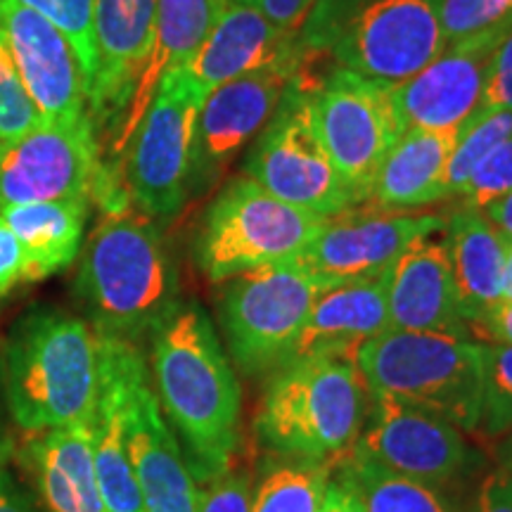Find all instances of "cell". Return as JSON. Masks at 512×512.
Masks as SVG:
<instances>
[{"instance_id": "1", "label": "cell", "mask_w": 512, "mask_h": 512, "mask_svg": "<svg viewBox=\"0 0 512 512\" xmlns=\"http://www.w3.org/2000/svg\"><path fill=\"white\" fill-rule=\"evenodd\" d=\"M150 375L195 482L228 472L242 446V389L200 304H181L152 335Z\"/></svg>"}, {"instance_id": "2", "label": "cell", "mask_w": 512, "mask_h": 512, "mask_svg": "<svg viewBox=\"0 0 512 512\" xmlns=\"http://www.w3.org/2000/svg\"><path fill=\"white\" fill-rule=\"evenodd\" d=\"M79 254L74 292L98 335L138 344L181 306L178 268L159 223L131 200L100 211Z\"/></svg>"}, {"instance_id": "3", "label": "cell", "mask_w": 512, "mask_h": 512, "mask_svg": "<svg viewBox=\"0 0 512 512\" xmlns=\"http://www.w3.org/2000/svg\"><path fill=\"white\" fill-rule=\"evenodd\" d=\"M5 396L24 432L91 422L100 396V344L91 323L62 309L19 318L5 349Z\"/></svg>"}, {"instance_id": "4", "label": "cell", "mask_w": 512, "mask_h": 512, "mask_svg": "<svg viewBox=\"0 0 512 512\" xmlns=\"http://www.w3.org/2000/svg\"><path fill=\"white\" fill-rule=\"evenodd\" d=\"M370 387L354 358H292L268 375L254 434L273 456L339 463L366 425Z\"/></svg>"}, {"instance_id": "5", "label": "cell", "mask_w": 512, "mask_h": 512, "mask_svg": "<svg viewBox=\"0 0 512 512\" xmlns=\"http://www.w3.org/2000/svg\"><path fill=\"white\" fill-rule=\"evenodd\" d=\"M299 34L311 53L392 86L446 48L439 0H316Z\"/></svg>"}, {"instance_id": "6", "label": "cell", "mask_w": 512, "mask_h": 512, "mask_svg": "<svg viewBox=\"0 0 512 512\" xmlns=\"http://www.w3.org/2000/svg\"><path fill=\"white\" fill-rule=\"evenodd\" d=\"M370 392L422 408L460 432H477L482 418V342L467 332L389 328L356 351Z\"/></svg>"}, {"instance_id": "7", "label": "cell", "mask_w": 512, "mask_h": 512, "mask_svg": "<svg viewBox=\"0 0 512 512\" xmlns=\"http://www.w3.org/2000/svg\"><path fill=\"white\" fill-rule=\"evenodd\" d=\"M325 219L280 202L240 174L216 192L197 230L195 264L209 283L287 264L304 252Z\"/></svg>"}, {"instance_id": "8", "label": "cell", "mask_w": 512, "mask_h": 512, "mask_svg": "<svg viewBox=\"0 0 512 512\" xmlns=\"http://www.w3.org/2000/svg\"><path fill=\"white\" fill-rule=\"evenodd\" d=\"M328 287L294 261L226 280L219 294V325L226 354L240 373L261 377L283 366Z\"/></svg>"}, {"instance_id": "9", "label": "cell", "mask_w": 512, "mask_h": 512, "mask_svg": "<svg viewBox=\"0 0 512 512\" xmlns=\"http://www.w3.org/2000/svg\"><path fill=\"white\" fill-rule=\"evenodd\" d=\"M242 174L280 202L320 219L361 207L356 192L342 181L313 121L311 88L302 76L292 81L273 117L252 140Z\"/></svg>"}, {"instance_id": "10", "label": "cell", "mask_w": 512, "mask_h": 512, "mask_svg": "<svg viewBox=\"0 0 512 512\" xmlns=\"http://www.w3.org/2000/svg\"><path fill=\"white\" fill-rule=\"evenodd\" d=\"M98 344L100 361L117 384L126 451L145 512H197V482L159 406L143 351L105 335H98Z\"/></svg>"}, {"instance_id": "11", "label": "cell", "mask_w": 512, "mask_h": 512, "mask_svg": "<svg viewBox=\"0 0 512 512\" xmlns=\"http://www.w3.org/2000/svg\"><path fill=\"white\" fill-rule=\"evenodd\" d=\"M200 105L178 69L166 74L121 159L128 197L157 223L174 219L190 200V145Z\"/></svg>"}, {"instance_id": "12", "label": "cell", "mask_w": 512, "mask_h": 512, "mask_svg": "<svg viewBox=\"0 0 512 512\" xmlns=\"http://www.w3.org/2000/svg\"><path fill=\"white\" fill-rule=\"evenodd\" d=\"M387 86L337 64L316 81H309L318 136L337 174L361 200V207L384 155L396 143Z\"/></svg>"}, {"instance_id": "13", "label": "cell", "mask_w": 512, "mask_h": 512, "mask_svg": "<svg viewBox=\"0 0 512 512\" xmlns=\"http://www.w3.org/2000/svg\"><path fill=\"white\" fill-rule=\"evenodd\" d=\"M351 451L439 489L470 475L477 465V453L458 427L380 392H370L366 425Z\"/></svg>"}, {"instance_id": "14", "label": "cell", "mask_w": 512, "mask_h": 512, "mask_svg": "<svg viewBox=\"0 0 512 512\" xmlns=\"http://www.w3.org/2000/svg\"><path fill=\"white\" fill-rule=\"evenodd\" d=\"M102 169L93 124H38L24 136L0 140V209L62 200L93 204Z\"/></svg>"}, {"instance_id": "15", "label": "cell", "mask_w": 512, "mask_h": 512, "mask_svg": "<svg viewBox=\"0 0 512 512\" xmlns=\"http://www.w3.org/2000/svg\"><path fill=\"white\" fill-rule=\"evenodd\" d=\"M444 228L446 219L439 214L356 207L325 219L294 264L330 285L375 278L387 273L413 242Z\"/></svg>"}, {"instance_id": "16", "label": "cell", "mask_w": 512, "mask_h": 512, "mask_svg": "<svg viewBox=\"0 0 512 512\" xmlns=\"http://www.w3.org/2000/svg\"><path fill=\"white\" fill-rule=\"evenodd\" d=\"M508 29L451 43L418 74L389 83L387 102L396 138L411 131L460 128L482 107L486 69Z\"/></svg>"}, {"instance_id": "17", "label": "cell", "mask_w": 512, "mask_h": 512, "mask_svg": "<svg viewBox=\"0 0 512 512\" xmlns=\"http://www.w3.org/2000/svg\"><path fill=\"white\" fill-rule=\"evenodd\" d=\"M297 74L264 69L214 88L202 100L190 145V197L219 183L235 157L273 117Z\"/></svg>"}, {"instance_id": "18", "label": "cell", "mask_w": 512, "mask_h": 512, "mask_svg": "<svg viewBox=\"0 0 512 512\" xmlns=\"http://www.w3.org/2000/svg\"><path fill=\"white\" fill-rule=\"evenodd\" d=\"M0 29L41 124H93L86 76L67 36L15 0H0Z\"/></svg>"}, {"instance_id": "19", "label": "cell", "mask_w": 512, "mask_h": 512, "mask_svg": "<svg viewBox=\"0 0 512 512\" xmlns=\"http://www.w3.org/2000/svg\"><path fill=\"white\" fill-rule=\"evenodd\" d=\"M313 55L299 31L275 27L254 8L226 5L197 53L178 72L204 100L223 83L264 69L304 74Z\"/></svg>"}, {"instance_id": "20", "label": "cell", "mask_w": 512, "mask_h": 512, "mask_svg": "<svg viewBox=\"0 0 512 512\" xmlns=\"http://www.w3.org/2000/svg\"><path fill=\"white\" fill-rule=\"evenodd\" d=\"M159 0H95V74L88 88V114L95 136L110 143L150 46ZM105 150V147H102Z\"/></svg>"}, {"instance_id": "21", "label": "cell", "mask_w": 512, "mask_h": 512, "mask_svg": "<svg viewBox=\"0 0 512 512\" xmlns=\"http://www.w3.org/2000/svg\"><path fill=\"white\" fill-rule=\"evenodd\" d=\"M223 10H226V0H159L145 60L133 81L126 110L114 128L110 143L102 150V166L107 171L121 174L126 147L145 112L150 110L159 83L197 53Z\"/></svg>"}, {"instance_id": "22", "label": "cell", "mask_w": 512, "mask_h": 512, "mask_svg": "<svg viewBox=\"0 0 512 512\" xmlns=\"http://www.w3.org/2000/svg\"><path fill=\"white\" fill-rule=\"evenodd\" d=\"M389 328L411 332H467L453 290L444 240L422 238L387 271Z\"/></svg>"}, {"instance_id": "23", "label": "cell", "mask_w": 512, "mask_h": 512, "mask_svg": "<svg viewBox=\"0 0 512 512\" xmlns=\"http://www.w3.org/2000/svg\"><path fill=\"white\" fill-rule=\"evenodd\" d=\"M91 422L38 432L22 451L24 470L46 512H107L95 475Z\"/></svg>"}, {"instance_id": "24", "label": "cell", "mask_w": 512, "mask_h": 512, "mask_svg": "<svg viewBox=\"0 0 512 512\" xmlns=\"http://www.w3.org/2000/svg\"><path fill=\"white\" fill-rule=\"evenodd\" d=\"M387 330V273L332 285L313 304L287 361L320 354L354 358L363 344Z\"/></svg>"}, {"instance_id": "25", "label": "cell", "mask_w": 512, "mask_h": 512, "mask_svg": "<svg viewBox=\"0 0 512 512\" xmlns=\"http://www.w3.org/2000/svg\"><path fill=\"white\" fill-rule=\"evenodd\" d=\"M446 252L456 306L470 328L503 299V268L508 240L491 226L484 211L460 207L446 219Z\"/></svg>"}, {"instance_id": "26", "label": "cell", "mask_w": 512, "mask_h": 512, "mask_svg": "<svg viewBox=\"0 0 512 512\" xmlns=\"http://www.w3.org/2000/svg\"><path fill=\"white\" fill-rule=\"evenodd\" d=\"M460 128L411 131L396 138L370 183L363 207L413 211L441 202V181Z\"/></svg>"}, {"instance_id": "27", "label": "cell", "mask_w": 512, "mask_h": 512, "mask_svg": "<svg viewBox=\"0 0 512 512\" xmlns=\"http://www.w3.org/2000/svg\"><path fill=\"white\" fill-rule=\"evenodd\" d=\"M88 211L91 200L38 202L0 209V216L24 249V283H36L74 264L83 245Z\"/></svg>"}, {"instance_id": "28", "label": "cell", "mask_w": 512, "mask_h": 512, "mask_svg": "<svg viewBox=\"0 0 512 512\" xmlns=\"http://www.w3.org/2000/svg\"><path fill=\"white\" fill-rule=\"evenodd\" d=\"M93 460L107 512H145L136 472L128 458L121 408L110 370L100 361V396L93 422Z\"/></svg>"}, {"instance_id": "29", "label": "cell", "mask_w": 512, "mask_h": 512, "mask_svg": "<svg viewBox=\"0 0 512 512\" xmlns=\"http://www.w3.org/2000/svg\"><path fill=\"white\" fill-rule=\"evenodd\" d=\"M335 472L351 484L366 512H458L446 489L396 475L354 451L339 460Z\"/></svg>"}, {"instance_id": "30", "label": "cell", "mask_w": 512, "mask_h": 512, "mask_svg": "<svg viewBox=\"0 0 512 512\" xmlns=\"http://www.w3.org/2000/svg\"><path fill=\"white\" fill-rule=\"evenodd\" d=\"M335 465L275 456L254 486L252 512H318Z\"/></svg>"}, {"instance_id": "31", "label": "cell", "mask_w": 512, "mask_h": 512, "mask_svg": "<svg viewBox=\"0 0 512 512\" xmlns=\"http://www.w3.org/2000/svg\"><path fill=\"white\" fill-rule=\"evenodd\" d=\"M512 136V112L505 110H477L460 126L456 147L446 164L441 181V202L458 200L460 192L470 181L477 164L489 155L498 143Z\"/></svg>"}, {"instance_id": "32", "label": "cell", "mask_w": 512, "mask_h": 512, "mask_svg": "<svg viewBox=\"0 0 512 512\" xmlns=\"http://www.w3.org/2000/svg\"><path fill=\"white\" fill-rule=\"evenodd\" d=\"M479 432L503 437L512 432V347L482 342V418Z\"/></svg>"}, {"instance_id": "33", "label": "cell", "mask_w": 512, "mask_h": 512, "mask_svg": "<svg viewBox=\"0 0 512 512\" xmlns=\"http://www.w3.org/2000/svg\"><path fill=\"white\" fill-rule=\"evenodd\" d=\"M27 5L29 10L38 12L55 24L57 29L72 43L76 57H79L83 76H86V93L91 88L95 74V38H93V8L95 0H15Z\"/></svg>"}, {"instance_id": "34", "label": "cell", "mask_w": 512, "mask_h": 512, "mask_svg": "<svg viewBox=\"0 0 512 512\" xmlns=\"http://www.w3.org/2000/svg\"><path fill=\"white\" fill-rule=\"evenodd\" d=\"M38 124H41V117L24 91L10 46L0 29V140L24 136V133L34 131Z\"/></svg>"}, {"instance_id": "35", "label": "cell", "mask_w": 512, "mask_h": 512, "mask_svg": "<svg viewBox=\"0 0 512 512\" xmlns=\"http://www.w3.org/2000/svg\"><path fill=\"white\" fill-rule=\"evenodd\" d=\"M512 190V136L486 155L460 192V207L484 211Z\"/></svg>"}, {"instance_id": "36", "label": "cell", "mask_w": 512, "mask_h": 512, "mask_svg": "<svg viewBox=\"0 0 512 512\" xmlns=\"http://www.w3.org/2000/svg\"><path fill=\"white\" fill-rule=\"evenodd\" d=\"M254 477L230 467L223 475L197 484V512H252Z\"/></svg>"}, {"instance_id": "37", "label": "cell", "mask_w": 512, "mask_h": 512, "mask_svg": "<svg viewBox=\"0 0 512 512\" xmlns=\"http://www.w3.org/2000/svg\"><path fill=\"white\" fill-rule=\"evenodd\" d=\"M479 110L512 112V29L501 38L491 55Z\"/></svg>"}, {"instance_id": "38", "label": "cell", "mask_w": 512, "mask_h": 512, "mask_svg": "<svg viewBox=\"0 0 512 512\" xmlns=\"http://www.w3.org/2000/svg\"><path fill=\"white\" fill-rule=\"evenodd\" d=\"M0 512H46L27 479L12 470L8 451L0 446Z\"/></svg>"}, {"instance_id": "39", "label": "cell", "mask_w": 512, "mask_h": 512, "mask_svg": "<svg viewBox=\"0 0 512 512\" xmlns=\"http://www.w3.org/2000/svg\"><path fill=\"white\" fill-rule=\"evenodd\" d=\"M465 512H512V479L501 465L479 482Z\"/></svg>"}, {"instance_id": "40", "label": "cell", "mask_w": 512, "mask_h": 512, "mask_svg": "<svg viewBox=\"0 0 512 512\" xmlns=\"http://www.w3.org/2000/svg\"><path fill=\"white\" fill-rule=\"evenodd\" d=\"M24 273H27L24 249L12 228L0 216V297L15 290L19 283H24Z\"/></svg>"}, {"instance_id": "41", "label": "cell", "mask_w": 512, "mask_h": 512, "mask_svg": "<svg viewBox=\"0 0 512 512\" xmlns=\"http://www.w3.org/2000/svg\"><path fill=\"white\" fill-rule=\"evenodd\" d=\"M467 330L475 332L477 342L505 344L512 347V299H501L494 309L475 320Z\"/></svg>"}, {"instance_id": "42", "label": "cell", "mask_w": 512, "mask_h": 512, "mask_svg": "<svg viewBox=\"0 0 512 512\" xmlns=\"http://www.w3.org/2000/svg\"><path fill=\"white\" fill-rule=\"evenodd\" d=\"M313 3L316 0H259L254 10H259L275 27L299 31Z\"/></svg>"}, {"instance_id": "43", "label": "cell", "mask_w": 512, "mask_h": 512, "mask_svg": "<svg viewBox=\"0 0 512 512\" xmlns=\"http://www.w3.org/2000/svg\"><path fill=\"white\" fill-rule=\"evenodd\" d=\"M318 512H366V508H363L361 498L356 496L347 479L332 472L328 491H325L323 505Z\"/></svg>"}, {"instance_id": "44", "label": "cell", "mask_w": 512, "mask_h": 512, "mask_svg": "<svg viewBox=\"0 0 512 512\" xmlns=\"http://www.w3.org/2000/svg\"><path fill=\"white\" fill-rule=\"evenodd\" d=\"M484 216L505 240L512 242V190L508 195H503L501 200L489 204V207L484 209Z\"/></svg>"}, {"instance_id": "45", "label": "cell", "mask_w": 512, "mask_h": 512, "mask_svg": "<svg viewBox=\"0 0 512 512\" xmlns=\"http://www.w3.org/2000/svg\"><path fill=\"white\" fill-rule=\"evenodd\" d=\"M503 299H512V242H508V252H505V268H503Z\"/></svg>"}, {"instance_id": "46", "label": "cell", "mask_w": 512, "mask_h": 512, "mask_svg": "<svg viewBox=\"0 0 512 512\" xmlns=\"http://www.w3.org/2000/svg\"><path fill=\"white\" fill-rule=\"evenodd\" d=\"M498 460H501V467L512 479V437L501 446V451H498Z\"/></svg>"}, {"instance_id": "47", "label": "cell", "mask_w": 512, "mask_h": 512, "mask_svg": "<svg viewBox=\"0 0 512 512\" xmlns=\"http://www.w3.org/2000/svg\"><path fill=\"white\" fill-rule=\"evenodd\" d=\"M259 0H226V5H240V8H256Z\"/></svg>"}]
</instances>
